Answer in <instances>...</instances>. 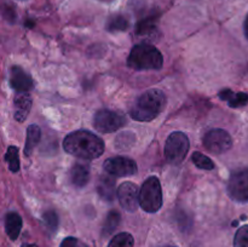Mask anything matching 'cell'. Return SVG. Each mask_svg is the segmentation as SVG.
<instances>
[{
    "instance_id": "obj_20",
    "label": "cell",
    "mask_w": 248,
    "mask_h": 247,
    "mask_svg": "<svg viewBox=\"0 0 248 247\" xmlns=\"http://www.w3.org/2000/svg\"><path fill=\"white\" fill-rule=\"evenodd\" d=\"M133 244L135 240L132 235L128 232H120L110 240L108 247H133Z\"/></svg>"
},
{
    "instance_id": "obj_25",
    "label": "cell",
    "mask_w": 248,
    "mask_h": 247,
    "mask_svg": "<svg viewBox=\"0 0 248 247\" xmlns=\"http://www.w3.org/2000/svg\"><path fill=\"white\" fill-rule=\"evenodd\" d=\"M79 246V241L75 237H67L62 241L61 247H78Z\"/></svg>"
},
{
    "instance_id": "obj_12",
    "label": "cell",
    "mask_w": 248,
    "mask_h": 247,
    "mask_svg": "<svg viewBox=\"0 0 248 247\" xmlns=\"http://www.w3.org/2000/svg\"><path fill=\"white\" fill-rule=\"evenodd\" d=\"M96 189L99 196L104 199V200L109 201V202L113 201L115 199V194H118L115 188V181L110 176H108V174H103V176L99 177Z\"/></svg>"
},
{
    "instance_id": "obj_1",
    "label": "cell",
    "mask_w": 248,
    "mask_h": 247,
    "mask_svg": "<svg viewBox=\"0 0 248 247\" xmlns=\"http://www.w3.org/2000/svg\"><path fill=\"white\" fill-rule=\"evenodd\" d=\"M63 148L68 154L84 160H93L104 153V142L90 131L79 130L64 138Z\"/></svg>"
},
{
    "instance_id": "obj_23",
    "label": "cell",
    "mask_w": 248,
    "mask_h": 247,
    "mask_svg": "<svg viewBox=\"0 0 248 247\" xmlns=\"http://www.w3.org/2000/svg\"><path fill=\"white\" fill-rule=\"evenodd\" d=\"M234 247H248V225H244L236 232Z\"/></svg>"
},
{
    "instance_id": "obj_19",
    "label": "cell",
    "mask_w": 248,
    "mask_h": 247,
    "mask_svg": "<svg viewBox=\"0 0 248 247\" xmlns=\"http://www.w3.org/2000/svg\"><path fill=\"white\" fill-rule=\"evenodd\" d=\"M5 160L9 165L10 171L16 173L19 171V157H18V149L15 145L7 148V152L5 154Z\"/></svg>"
},
{
    "instance_id": "obj_10",
    "label": "cell",
    "mask_w": 248,
    "mask_h": 247,
    "mask_svg": "<svg viewBox=\"0 0 248 247\" xmlns=\"http://www.w3.org/2000/svg\"><path fill=\"white\" fill-rule=\"evenodd\" d=\"M140 189L132 182H124L118 188V199L121 207L128 212L137 211L140 203Z\"/></svg>"
},
{
    "instance_id": "obj_3",
    "label": "cell",
    "mask_w": 248,
    "mask_h": 247,
    "mask_svg": "<svg viewBox=\"0 0 248 247\" xmlns=\"http://www.w3.org/2000/svg\"><path fill=\"white\" fill-rule=\"evenodd\" d=\"M127 64L135 70H156L164 64V57L155 46L138 44L131 50Z\"/></svg>"
},
{
    "instance_id": "obj_24",
    "label": "cell",
    "mask_w": 248,
    "mask_h": 247,
    "mask_svg": "<svg viewBox=\"0 0 248 247\" xmlns=\"http://www.w3.org/2000/svg\"><path fill=\"white\" fill-rule=\"evenodd\" d=\"M43 220L48 229L52 230V232H55L56 228H57V225H58V218H57V215H56L53 211H47L46 213H44Z\"/></svg>"
},
{
    "instance_id": "obj_6",
    "label": "cell",
    "mask_w": 248,
    "mask_h": 247,
    "mask_svg": "<svg viewBox=\"0 0 248 247\" xmlns=\"http://www.w3.org/2000/svg\"><path fill=\"white\" fill-rule=\"evenodd\" d=\"M126 118L119 111L101 109L94 114L93 126L97 131L102 133L115 132L119 128L125 126Z\"/></svg>"
},
{
    "instance_id": "obj_21",
    "label": "cell",
    "mask_w": 248,
    "mask_h": 247,
    "mask_svg": "<svg viewBox=\"0 0 248 247\" xmlns=\"http://www.w3.org/2000/svg\"><path fill=\"white\" fill-rule=\"evenodd\" d=\"M120 213L118 211L113 210L108 213L107 216L106 223H104V228H103V234L104 235H109L114 232V230L118 228L119 223H120Z\"/></svg>"
},
{
    "instance_id": "obj_18",
    "label": "cell",
    "mask_w": 248,
    "mask_h": 247,
    "mask_svg": "<svg viewBox=\"0 0 248 247\" xmlns=\"http://www.w3.org/2000/svg\"><path fill=\"white\" fill-rule=\"evenodd\" d=\"M128 19L123 15H115L109 18L108 23H107V29L111 33H116V31H124L128 28Z\"/></svg>"
},
{
    "instance_id": "obj_22",
    "label": "cell",
    "mask_w": 248,
    "mask_h": 247,
    "mask_svg": "<svg viewBox=\"0 0 248 247\" xmlns=\"http://www.w3.org/2000/svg\"><path fill=\"white\" fill-rule=\"evenodd\" d=\"M191 160H193L194 165H195L198 169L206 170V171H211V170L215 169V164H213L212 160L200 152L194 153L193 156H191Z\"/></svg>"
},
{
    "instance_id": "obj_26",
    "label": "cell",
    "mask_w": 248,
    "mask_h": 247,
    "mask_svg": "<svg viewBox=\"0 0 248 247\" xmlns=\"http://www.w3.org/2000/svg\"><path fill=\"white\" fill-rule=\"evenodd\" d=\"M244 31H245V35H246V38L248 39V15H247L246 19H245V24H244Z\"/></svg>"
},
{
    "instance_id": "obj_13",
    "label": "cell",
    "mask_w": 248,
    "mask_h": 247,
    "mask_svg": "<svg viewBox=\"0 0 248 247\" xmlns=\"http://www.w3.org/2000/svg\"><path fill=\"white\" fill-rule=\"evenodd\" d=\"M31 108V98L28 93H19L15 98V119L23 123Z\"/></svg>"
},
{
    "instance_id": "obj_7",
    "label": "cell",
    "mask_w": 248,
    "mask_h": 247,
    "mask_svg": "<svg viewBox=\"0 0 248 247\" xmlns=\"http://www.w3.org/2000/svg\"><path fill=\"white\" fill-rule=\"evenodd\" d=\"M228 194L237 202H248V167L232 173L228 182Z\"/></svg>"
},
{
    "instance_id": "obj_4",
    "label": "cell",
    "mask_w": 248,
    "mask_h": 247,
    "mask_svg": "<svg viewBox=\"0 0 248 247\" xmlns=\"http://www.w3.org/2000/svg\"><path fill=\"white\" fill-rule=\"evenodd\" d=\"M140 207L145 212L154 213L162 206V189L157 177L152 176L147 178L140 188Z\"/></svg>"
},
{
    "instance_id": "obj_5",
    "label": "cell",
    "mask_w": 248,
    "mask_h": 247,
    "mask_svg": "<svg viewBox=\"0 0 248 247\" xmlns=\"http://www.w3.org/2000/svg\"><path fill=\"white\" fill-rule=\"evenodd\" d=\"M190 148L188 137L183 132H172L165 144V157L172 165H179L184 159Z\"/></svg>"
},
{
    "instance_id": "obj_9",
    "label": "cell",
    "mask_w": 248,
    "mask_h": 247,
    "mask_svg": "<svg viewBox=\"0 0 248 247\" xmlns=\"http://www.w3.org/2000/svg\"><path fill=\"white\" fill-rule=\"evenodd\" d=\"M103 170L108 174L115 177L132 176L137 172V164L132 159L126 156L109 157L104 161Z\"/></svg>"
},
{
    "instance_id": "obj_8",
    "label": "cell",
    "mask_w": 248,
    "mask_h": 247,
    "mask_svg": "<svg viewBox=\"0 0 248 247\" xmlns=\"http://www.w3.org/2000/svg\"><path fill=\"white\" fill-rule=\"evenodd\" d=\"M203 145L206 149L215 154H222L232 147V138L222 128H213L203 137Z\"/></svg>"
},
{
    "instance_id": "obj_29",
    "label": "cell",
    "mask_w": 248,
    "mask_h": 247,
    "mask_svg": "<svg viewBox=\"0 0 248 247\" xmlns=\"http://www.w3.org/2000/svg\"><path fill=\"white\" fill-rule=\"evenodd\" d=\"M166 247H174V246H166Z\"/></svg>"
},
{
    "instance_id": "obj_2",
    "label": "cell",
    "mask_w": 248,
    "mask_h": 247,
    "mask_svg": "<svg viewBox=\"0 0 248 247\" xmlns=\"http://www.w3.org/2000/svg\"><path fill=\"white\" fill-rule=\"evenodd\" d=\"M166 96L161 90L150 89L140 94L131 107V118L137 121H152L162 113L166 107Z\"/></svg>"
},
{
    "instance_id": "obj_28",
    "label": "cell",
    "mask_w": 248,
    "mask_h": 247,
    "mask_svg": "<svg viewBox=\"0 0 248 247\" xmlns=\"http://www.w3.org/2000/svg\"><path fill=\"white\" fill-rule=\"evenodd\" d=\"M101 1H107V2H109V1H113V0H101Z\"/></svg>"
},
{
    "instance_id": "obj_11",
    "label": "cell",
    "mask_w": 248,
    "mask_h": 247,
    "mask_svg": "<svg viewBox=\"0 0 248 247\" xmlns=\"http://www.w3.org/2000/svg\"><path fill=\"white\" fill-rule=\"evenodd\" d=\"M10 86L18 93H28L34 87L31 75L19 65H12L10 68Z\"/></svg>"
},
{
    "instance_id": "obj_15",
    "label": "cell",
    "mask_w": 248,
    "mask_h": 247,
    "mask_svg": "<svg viewBox=\"0 0 248 247\" xmlns=\"http://www.w3.org/2000/svg\"><path fill=\"white\" fill-rule=\"evenodd\" d=\"M22 229V218L18 213L9 212L5 217V230L7 236L11 240H16L18 237Z\"/></svg>"
},
{
    "instance_id": "obj_27",
    "label": "cell",
    "mask_w": 248,
    "mask_h": 247,
    "mask_svg": "<svg viewBox=\"0 0 248 247\" xmlns=\"http://www.w3.org/2000/svg\"><path fill=\"white\" fill-rule=\"evenodd\" d=\"M22 247H38L36 245H31V244H24L22 245Z\"/></svg>"
},
{
    "instance_id": "obj_30",
    "label": "cell",
    "mask_w": 248,
    "mask_h": 247,
    "mask_svg": "<svg viewBox=\"0 0 248 247\" xmlns=\"http://www.w3.org/2000/svg\"><path fill=\"white\" fill-rule=\"evenodd\" d=\"M84 247H85V246H84Z\"/></svg>"
},
{
    "instance_id": "obj_16",
    "label": "cell",
    "mask_w": 248,
    "mask_h": 247,
    "mask_svg": "<svg viewBox=\"0 0 248 247\" xmlns=\"http://www.w3.org/2000/svg\"><path fill=\"white\" fill-rule=\"evenodd\" d=\"M219 98L223 101H227L232 108H239L244 107L248 103V94L245 92H239L235 93L232 90H223L219 92Z\"/></svg>"
},
{
    "instance_id": "obj_14",
    "label": "cell",
    "mask_w": 248,
    "mask_h": 247,
    "mask_svg": "<svg viewBox=\"0 0 248 247\" xmlns=\"http://www.w3.org/2000/svg\"><path fill=\"white\" fill-rule=\"evenodd\" d=\"M90 181V169L85 164H75L70 170V182L77 188H82Z\"/></svg>"
},
{
    "instance_id": "obj_17",
    "label": "cell",
    "mask_w": 248,
    "mask_h": 247,
    "mask_svg": "<svg viewBox=\"0 0 248 247\" xmlns=\"http://www.w3.org/2000/svg\"><path fill=\"white\" fill-rule=\"evenodd\" d=\"M41 132L38 125H31L27 128V139H26V147H24V154L26 156H29L34 148L38 145L39 140H40Z\"/></svg>"
}]
</instances>
